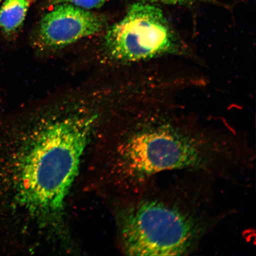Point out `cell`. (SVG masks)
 <instances>
[{"instance_id": "1", "label": "cell", "mask_w": 256, "mask_h": 256, "mask_svg": "<svg viewBox=\"0 0 256 256\" xmlns=\"http://www.w3.org/2000/svg\"><path fill=\"white\" fill-rule=\"evenodd\" d=\"M144 68L142 108L118 150V172L127 191L172 172L236 184L251 176L256 154L247 137L224 121L202 116L188 102L202 76L166 60Z\"/></svg>"}, {"instance_id": "2", "label": "cell", "mask_w": 256, "mask_h": 256, "mask_svg": "<svg viewBox=\"0 0 256 256\" xmlns=\"http://www.w3.org/2000/svg\"><path fill=\"white\" fill-rule=\"evenodd\" d=\"M164 174L130 192L131 199L120 208V238L126 255L194 254L232 213L218 206L213 179L178 172L166 180Z\"/></svg>"}, {"instance_id": "3", "label": "cell", "mask_w": 256, "mask_h": 256, "mask_svg": "<svg viewBox=\"0 0 256 256\" xmlns=\"http://www.w3.org/2000/svg\"><path fill=\"white\" fill-rule=\"evenodd\" d=\"M96 120L94 115H67L46 121L32 134L18 170V196L42 225L62 220Z\"/></svg>"}, {"instance_id": "4", "label": "cell", "mask_w": 256, "mask_h": 256, "mask_svg": "<svg viewBox=\"0 0 256 256\" xmlns=\"http://www.w3.org/2000/svg\"><path fill=\"white\" fill-rule=\"evenodd\" d=\"M104 52L122 64H143L188 55L186 44L161 9L146 2L134 3L104 38Z\"/></svg>"}, {"instance_id": "5", "label": "cell", "mask_w": 256, "mask_h": 256, "mask_svg": "<svg viewBox=\"0 0 256 256\" xmlns=\"http://www.w3.org/2000/svg\"><path fill=\"white\" fill-rule=\"evenodd\" d=\"M106 26L103 16L69 3L57 4L40 20L38 42L47 50H58L100 33Z\"/></svg>"}, {"instance_id": "6", "label": "cell", "mask_w": 256, "mask_h": 256, "mask_svg": "<svg viewBox=\"0 0 256 256\" xmlns=\"http://www.w3.org/2000/svg\"><path fill=\"white\" fill-rule=\"evenodd\" d=\"M30 2L6 0L0 8V28L6 34L14 33L23 24Z\"/></svg>"}, {"instance_id": "7", "label": "cell", "mask_w": 256, "mask_h": 256, "mask_svg": "<svg viewBox=\"0 0 256 256\" xmlns=\"http://www.w3.org/2000/svg\"><path fill=\"white\" fill-rule=\"evenodd\" d=\"M108 1L110 0H50V4L56 6L62 3H69L88 10L100 8Z\"/></svg>"}, {"instance_id": "8", "label": "cell", "mask_w": 256, "mask_h": 256, "mask_svg": "<svg viewBox=\"0 0 256 256\" xmlns=\"http://www.w3.org/2000/svg\"><path fill=\"white\" fill-rule=\"evenodd\" d=\"M144 2H160L172 5H190L200 0H144Z\"/></svg>"}, {"instance_id": "9", "label": "cell", "mask_w": 256, "mask_h": 256, "mask_svg": "<svg viewBox=\"0 0 256 256\" xmlns=\"http://www.w3.org/2000/svg\"><path fill=\"white\" fill-rule=\"evenodd\" d=\"M28 1H30V2H32L34 1V0H28Z\"/></svg>"}, {"instance_id": "10", "label": "cell", "mask_w": 256, "mask_h": 256, "mask_svg": "<svg viewBox=\"0 0 256 256\" xmlns=\"http://www.w3.org/2000/svg\"><path fill=\"white\" fill-rule=\"evenodd\" d=\"M0 2H1V0H0Z\"/></svg>"}]
</instances>
